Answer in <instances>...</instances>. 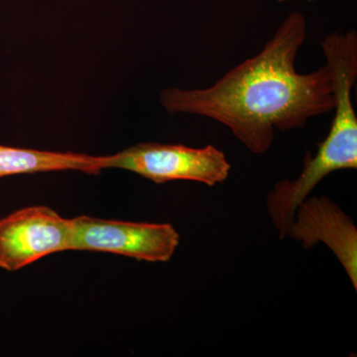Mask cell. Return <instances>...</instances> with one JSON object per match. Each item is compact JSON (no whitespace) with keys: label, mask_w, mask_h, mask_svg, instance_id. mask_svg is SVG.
I'll list each match as a JSON object with an SVG mask.
<instances>
[{"label":"cell","mask_w":357,"mask_h":357,"mask_svg":"<svg viewBox=\"0 0 357 357\" xmlns=\"http://www.w3.org/2000/svg\"><path fill=\"white\" fill-rule=\"evenodd\" d=\"M73 218L48 206H28L0 218V268L8 272L72 248Z\"/></svg>","instance_id":"cell-4"},{"label":"cell","mask_w":357,"mask_h":357,"mask_svg":"<svg viewBox=\"0 0 357 357\" xmlns=\"http://www.w3.org/2000/svg\"><path fill=\"white\" fill-rule=\"evenodd\" d=\"M287 237L307 250L319 243L326 244L357 291V229L354 220L332 199L307 197L296 208Z\"/></svg>","instance_id":"cell-5"},{"label":"cell","mask_w":357,"mask_h":357,"mask_svg":"<svg viewBox=\"0 0 357 357\" xmlns=\"http://www.w3.org/2000/svg\"><path fill=\"white\" fill-rule=\"evenodd\" d=\"M278 1H280V2H285V1H300V0H278ZM305 1L312 2V1H316V0H305Z\"/></svg>","instance_id":"cell-7"},{"label":"cell","mask_w":357,"mask_h":357,"mask_svg":"<svg viewBox=\"0 0 357 357\" xmlns=\"http://www.w3.org/2000/svg\"><path fill=\"white\" fill-rule=\"evenodd\" d=\"M307 20L289 14L255 57L225 73L206 89L162 91V107L170 114L199 115L227 126L255 155L266 153L275 131L306 126L332 112L335 96L326 65L300 74L295 63L307 39Z\"/></svg>","instance_id":"cell-1"},{"label":"cell","mask_w":357,"mask_h":357,"mask_svg":"<svg viewBox=\"0 0 357 357\" xmlns=\"http://www.w3.org/2000/svg\"><path fill=\"white\" fill-rule=\"evenodd\" d=\"M109 156L53 152L0 144V178L21 174L79 171L96 175L107 169Z\"/></svg>","instance_id":"cell-6"},{"label":"cell","mask_w":357,"mask_h":357,"mask_svg":"<svg viewBox=\"0 0 357 357\" xmlns=\"http://www.w3.org/2000/svg\"><path fill=\"white\" fill-rule=\"evenodd\" d=\"M180 244L170 223L122 222L81 215L73 218L72 248L128 256L139 261L168 262Z\"/></svg>","instance_id":"cell-3"},{"label":"cell","mask_w":357,"mask_h":357,"mask_svg":"<svg viewBox=\"0 0 357 357\" xmlns=\"http://www.w3.org/2000/svg\"><path fill=\"white\" fill-rule=\"evenodd\" d=\"M110 168L137 174L156 184L192 181L213 187L227 180L231 165L225 152L213 145L195 148L148 142L109 155Z\"/></svg>","instance_id":"cell-2"}]
</instances>
